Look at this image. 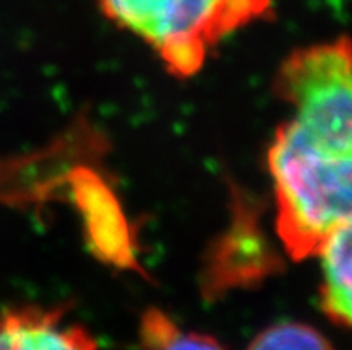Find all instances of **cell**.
I'll use <instances>...</instances> for the list:
<instances>
[{"instance_id":"8992f818","label":"cell","mask_w":352,"mask_h":350,"mask_svg":"<svg viewBox=\"0 0 352 350\" xmlns=\"http://www.w3.org/2000/svg\"><path fill=\"white\" fill-rule=\"evenodd\" d=\"M63 307H20L0 316V349H95L82 327H63Z\"/></svg>"},{"instance_id":"7a4b0ae2","label":"cell","mask_w":352,"mask_h":350,"mask_svg":"<svg viewBox=\"0 0 352 350\" xmlns=\"http://www.w3.org/2000/svg\"><path fill=\"white\" fill-rule=\"evenodd\" d=\"M104 17L147 41L170 74L193 76L208 49L270 11L272 0H97Z\"/></svg>"},{"instance_id":"52a82bcc","label":"cell","mask_w":352,"mask_h":350,"mask_svg":"<svg viewBox=\"0 0 352 350\" xmlns=\"http://www.w3.org/2000/svg\"><path fill=\"white\" fill-rule=\"evenodd\" d=\"M320 306L333 322L352 329V220L336 227L318 248Z\"/></svg>"},{"instance_id":"277c9868","label":"cell","mask_w":352,"mask_h":350,"mask_svg":"<svg viewBox=\"0 0 352 350\" xmlns=\"http://www.w3.org/2000/svg\"><path fill=\"white\" fill-rule=\"evenodd\" d=\"M261 206L254 197L231 184V222L204 256L201 289L217 300L231 289L252 288L283 270V259L261 229Z\"/></svg>"},{"instance_id":"6da1fadb","label":"cell","mask_w":352,"mask_h":350,"mask_svg":"<svg viewBox=\"0 0 352 350\" xmlns=\"http://www.w3.org/2000/svg\"><path fill=\"white\" fill-rule=\"evenodd\" d=\"M268 170L286 252L297 261L317 256L327 236L352 220V154L317 149L290 120L277 127Z\"/></svg>"},{"instance_id":"5b68a950","label":"cell","mask_w":352,"mask_h":350,"mask_svg":"<svg viewBox=\"0 0 352 350\" xmlns=\"http://www.w3.org/2000/svg\"><path fill=\"white\" fill-rule=\"evenodd\" d=\"M74 190L80 211L85 213L94 248L106 261L133 266V247L124 215L111 191L89 170L74 173Z\"/></svg>"},{"instance_id":"ba28073f","label":"cell","mask_w":352,"mask_h":350,"mask_svg":"<svg viewBox=\"0 0 352 350\" xmlns=\"http://www.w3.org/2000/svg\"><path fill=\"white\" fill-rule=\"evenodd\" d=\"M140 340L148 349H223L211 334L186 333L161 309L151 307L143 313Z\"/></svg>"},{"instance_id":"9c48e42d","label":"cell","mask_w":352,"mask_h":350,"mask_svg":"<svg viewBox=\"0 0 352 350\" xmlns=\"http://www.w3.org/2000/svg\"><path fill=\"white\" fill-rule=\"evenodd\" d=\"M326 336L311 325L297 324V322H281L270 325L254 336L249 343V349L259 350H324L331 349Z\"/></svg>"},{"instance_id":"3957f363","label":"cell","mask_w":352,"mask_h":350,"mask_svg":"<svg viewBox=\"0 0 352 350\" xmlns=\"http://www.w3.org/2000/svg\"><path fill=\"white\" fill-rule=\"evenodd\" d=\"M274 95L295 107L292 120L317 149L352 154V40L294 50L274 77Z\"/></svg>"}]
</instances>
